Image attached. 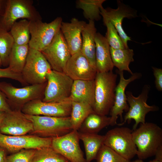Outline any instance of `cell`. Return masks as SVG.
Wrapping results in <instances>:
<instances>
[{"instance_id":"obj_1","label":"cell","mask_w":162,"mask_h":162,"mask_svg":"<svg viewBox=\"0 0 162 162\" xmlns=\"http://www.w3.org/2000/svg\"><path fill=\"white\" fill-rule=\"evenodd\" d=\"M132 135L139 159L142 160L154 156L162 146V130L155 123L140 124L139 128L132 131Z\"/></svg>"},{"instance_id":"obj_2","label":"cell","mask_w":162,"mask_h":162,"mask_svg":"<svg viewBox=\"0 0 162 162\" xmlns=\"http://www.w3.org/2000/svg\"><path fill=\"white\" fill-rule=\"evenodd\" d=\"M117 77V74L112 71L97 72L94 79V101L93 107L95 113L106 116L110 112L114 103Z\"/></svg>"},{"instance_id":"obj_3","label":"cell","mask_w":162,"mask_h":162,"mask_svg":"<svg viewBox=\"0 0 162 162\" xmlns=\"http://www.w3.org/2000/svg\"><path fill=\"white\" fill-rule=\"evenodd\" d=\"M32 0H3L0 8V25L9 32L19 19L30 21L42 20Z\"/></svg>"},{"instance_id":"obj_4","label":"cell","mask_w":162,"mask_h":162,"mask_svg":"<svg viewBox=\"0 0 162 162\" xmlns=\"http://www.w3.org/2000/svg\"><path fill=\"white\" fill-rule=\"evenodd\" d=\"M24 114L32 123L33 130L31 133L39 137H58L65 135L73 130L70 116L56 117Z\"/></svg>"},{"instance_id":"obj_5","label":"cell","mask_w":162,"mask_h":162,"mask_svg":"<svg viewBox=\"0 0 162 162\" xmlns=\"http://www.w3.org/2000/svg\"><path fill=\"white\" fill-rule=\"evenodd\" d=\"M46 84V82L18 88L10 83L0 81V91L4 95L10 105H14L21 110L24 105L31 101L37 99L42 100Z\"/></svg>"},{"instance_id":"obj_6","label":"cell","mask_w":162,"mask_h":162,"mask_svg":"<svg viewBox=\"0 0 162 162\" xmlns=\"http://www.w3.org/2000/svg\"><path fill=\"white\" fill-rule=\"evenodd\" d=\"M62 21L60 17L49 23L44 22L42 20L30 21L29 47L40 52L46 49L60 30Z\"/></svg>"},{"instance_id":"obj_7","label":"cell","mask_w":162,"mask_h":162,"mask_svg":"<svg viewBox=\"0 0 162 162\" xmlns=\"http://www.w3.org/2000/svg\"><path fill=\"white\" fill-rule=\"evenodd\" d=\"M44 102H60L69 100L74 80L63 72L52 70L46 76Z\"/></svg>"},{"instance_id":"obj_8","label":"cell","mask_w":162,"mask_h":162,"mask_svg":"<svg viewBox=\"0 0 162 162\" xmlns=\"http://www.w3.org/2000/svg\"><path fill=\"white\" fill-rule=\"evenodd\" d=\"M51 70L50 64L41 52L29 47L21 73L26 84L32 85L46 82L47 74Z\"/></svg>"},{"instance_id":"obj_9","label":"cell","mask_w":162,"mask_h":162,"mask_svg":"<svg viewBox=\"0 0 162 162\" xmlns=\"http://www.w3.org/2000/svg\"><path fill=\"white\" fill-rule=\"evenodd\" d=\"M132 130L127 127H116L104 135V144L130 160L136 155L137 149L133 140Z\"/></svg>"},{"instance_id":"obj_10","label":"cell","mask_w":162,"mask_h":162,"mask_svg":"<svg viewBox=\"0 0 162 162\" xmlns=\"http://www.w3.org/2000/svg\"><path fill=\"white\" fill-rule=\"evenodd\" d=\"M150 89L149 85H144L141 94L137 97L134 96L130 91L126 92L127 101L129 109L124 116L123 121L117 125H122L127 121H130L133 119L135 121L133 127V130H134L137 128L140 123L143 124L146 122V116L148 113L159 110L158 106L155 105L150 106L147 103Z\"/></svg>"},{"instance_id":"obj_11","label":"cell","mask_w":162,"mask_h":162,"mask_svg":"<svg viewBox=\"0 0 162 162\" xmlns=\"http://www.w3.org/2000/svg\"><path fill=\"white\" fill-rule=\"evenodd\" d=\"M71 108V101L69 100L44 102L37 99L24 105L21 111L23 113L28 115L65 117L70 116Z\"/></svg>"},{"instance_id":"obj_12","label":"cell","mask_w":162,"mask_h":162,"mask_svg":"<svg viewBox=\"0 0 162 162\" xmlns=\"http://www.w3.org/2000/svg\"><path fill=\"white\" fill-rule=\"evenodd\" d=\"M52 138L35 135L10 136L0 133V146L11 154L23 149H38L51 146Z\"/></svg>"},{"instance_id":"obj_13","label":"cell","mask_w":162,"mask_h":162,"mask_svg":"<svg viewBox=\"0 0 162 162\" xmlns=\"http://www.w3.org/2000/svg\"><path fill=\"white\" fill-rule=\"evenodd\" d=\"M78 130L52 138L51 147L70 162H86L79 144Z\"/></svg>"},{"instance_id":"obj_14","label":"cell","mask_w":162,"mask_h":162,"mask_svg":"<svg viewBox=\"0 0 162 162\" xmlns=\"http://www.w3.org/2000/svg\"><path fill=\"white\" fill-rule=\"evenodd\" d=\"M41 52L52 70L63 72L71 56L60 30L49 46Z\"/></svg>"},{"instance_id":"obj_15","label":"cell","mask_w":162,"mask_h":162,"mask_svg":"<svg viewBox=\"0 0 162 162\" xmlns=\"http://www.w3.org/2000/svg\"><path fill=\"white\" fill-rule=\"evenodd\" d=\"M118 8L116 9L108 8L105 9L103 7L100 9V14L103 19L104 25L110 22L116 29L126 48H129L128 41L131 40L123 28L122 23L123 19L134 18L137 16L136 11L122 3L120 1H117Z\"/></svg>"},{"instance_id":"obj_16","label":"cell","mask_w":162,"mask_h":162,"mask_svg":"<svg viewBox=\"0 0 162 162\" xmlns=\"http://www.w3.org/2000/svg\"><path fill=\"white\" fill-rule=\"evenodd\" d=\"M117 72L119 75L120 80L116 88L114 103L110 112V125L111 126L117 124V120L118 116H120L121 120H122V114L124 111L127 112L129 110V106L125 92L126 87L130 82L142 76L141 73H133L128 79H125L124 76L123 71L118 70Z\"/></svg>"},{"instance_id":"obj_17","label":"cell","mask_w":162,"mask_h":162,"mask_svg":"<svg viewBox=\"0 0 162 162\" xmlns=\"http://www.w3.org/2000/svg\"><path fill=\"white\" fill-rule=\"evenodd\" d=\"M33 130L32 122L24 116L20 109L5 112L0 126V133L10 136L26 135Z\"/></svg>"},{"instance_id":"obj_18","label":"cell","mask_w":162,"mask_h":162,"mask_svg":"<svg viewBox=\"0 0 162 162\" xmlns=\"http://www.w3.org/2000/svg\"><path fill=\"white\" fill-rule=\"evenodd\" d=\"M63 72L73 80H94L97 74L96 69L80 51L71 56Z\"/></svg>"},{"instance_id":"obj_19","label":"cell","mask_w":162,"mask_h":162,"mask_svg":"<svg viewBox=\"0 0 162 162\" xmlns=\"http://www.w3.org/2000/svg\"><path fill=\"white\" fill-rule=\"evenodd\" d=\"M86 23L73 18L70 22L62 21L60 27L71 55L80 51L82 44V32Z\"/></svg>"},{"instance_id":"obj_20","label":"cell","mask_w":162,"mask_h":162,"mask_svg":"<svg viewBox=\"0 0 162 162\" xmlns=\"http://www.w3.org/2000/svg\"><path fill=\"white\" fill-rule=\"evenodd\" d=\"M95 59L97 72L112 71L114 66L110 52V46L105 37L99 32L95 37Z\"/></svg>"},{"instance_id":"obj_21","label":"cell","mask_w":162,"mask_h":162,"mask_svg":"<svg viewBox=\"0 0 162 162\" xmlns=\"http://www.w3.org/2000/svg\"><path fill=\"white\" fill-rule=\"evenodd\" d=\"M94 80H74L69 100L72 101L88 103L93 107L94 101Z\"/></svg>"},{"instance_id":"obj_22","label":"cell","mask_w":162,"mask_h":162,"mask_svg":"<svg viewBox=\"0 0 162 162\" xmlns=\"http://www.w3.org/2000/svg\"><path fill=\"white\" fill-rule=\"evenodd\" d=\"M94 22L89 20L82 32V44L80 52L96 69L95 37L97 33Z\"/></svg>"},{"instance_id":"obj_23","label":"cell","mask_w":162,"mask_h":162,"mask_svg":"<svg viewBox=\"0 0 162 162\" xmlns=\"http://www.w3.org/2000/svg\"><path fill=\"white\" fill-rule=\"evenodd\" d=\"M80 140L85 148L86 162H91L96 159L100 148L104 145V135L78 132Z\"/></svg>"},{"instance_id":"obj_24","label":"cell","mask_w":162,"mask_h":162,"mask_svg":"<svg viewBox=\"0 0 162 162\" xmlns=\"http://www.w3.org/2000/svg\"><path fill=\"white\" fill-rule=\"evenodd\" d=\"M110 117L98 114L95 112L90 114L84 121L79 132L98 134L106 126L110 125Z\"/></svg>"},{"instance_id":"obj_25","label":"cell","mask_w":162,"mask_h":162,"mask_svg":"<svg viewBox=\"0 0 162 162\" xmlns=\"http://www.w3.org/2000/svg\"><path fill=\"white\" fill-rule=\"evenodd\" d=\"M29 49L28 44H14L10 53L8 67L14 72L21 74L25 64Z\"/></svg>"},{"instance_id":"obj_26","label":"cell","mask_w":162,"mask_h":162,"mask_svg":"<svg viewBox=\"0 0 162 162\" xmlns=\"http://www.w3.org/2000/svg\"><path fill=\"white\" fill-rule=\"evenodd\" d=\"M110 52L114 66L118 68V70L122 71L125 70L133 74L129 68L130 63L134 61L132 49L129 48L115 49L110 47Z\"/></svg>"},{"instance_id":"obj_27","label":"cell","mask_w":162,"mask_h":162,"mask_svg":"<svg viewBox=\"0 0 162 162\" xmlns=\"http://www.w3.org/2000/svg\"><path fill=\"white\" fill-rule=\"evenodd\" d=\"M71 104L70 123L73 130L78 131L85 119L94 112L92 106L88 103L72 101Z\"/></svg>"},{"instance_id":"obj_28","label":"cell","mask_w":162,"mask_h":162,"mask_svg":"<svg viewBox=\"0 0 162 162\" xmlns=\"http://www.w3.org/2000/svg\"><path fill=\"white\" fill-rule=\"evenodd\" d=\"M30 21L22 19L16 21L9 31L15 44L22 45L28 44L30 39Z\"/></svg>"},{"instance_id":"obj_29","label":"cell","mask_w":162,"mask_h":162,"mask_svg":"<svg viewBox=\"0 0 162 162\" xmlns=\"http://www.w3.org/2000/svg\"><path fill=\"white\" fill-rule=\"evenodd\" d=\"M105 0H78L76 2L77 8L83 10L84 17L88 20L98 21L101 17L100 9Z\"/></svg>"},{"instance_id":"obj_30","label":"cell","mask_w":162,"mask_h":162,"mask_svg":"<svg viewBox=\"0 0 162 162\" xmlns=\"http://www.w3.org/2000/svg\"><path fill=\"white\" fill-rule=\"evenodd\" d=\"M14 44L10 32L0 25V58L4 67L8 66L9 56Z\"/></svg>"},{"instance_id":"obj_31","label":"cell","mask_w":162,"mask_h":162,"mask_svg":"<svg viewBox=\"0 0 162 162\" xmlns=\"http://www.w3.org/2000/svg\"><path fill=\"white\" fill-rule=\"evenodd\" d=\"M68 160L51 147L35 149L31 162H68Z\"/></svg>"},{"instance_id":"obj_32","label":"cell","mask_w":162,"mask_h":162,"mask_svg":"<svg viewBox=\"0 0 162 162\" xmlns=\"http://www.w3.org/2000/svg\"><path fill=\"white\" fill-rule=\"evenodd\" d=\"M97 162H130L110 148L102 146L97 155Z\"/></svg>"},{"instance_id":"obj_33","label":"cell","mask_w":162,"mask_h":162,"mask_svg":"<svg viewBox=\"0 0 162 162\" xmlns=\"http://www.w3.org/2000/svg\"><path fill=\"white\" fill-rule=\"evenodd\" d=\"M104 25L107 28L105 37L110 47L115 49L126 48L116 29L112 23L108 22Z\"/></svg>"},{"instance_id":"obj_34","label":"cell","mask_w":162,"mask_h":162,"mask_svg":"<svg viewBox=\"0 0 162 162\" xmlns=\"http://www.w3.org/2000/svg\"><path fill=\"white\" fill-rule=\"evenodd\" d=\"M34 149H23L7 156V162H31Z\"/></svg>"},{"instance_id":"obj_35","label":"cell","mask_w":162,"mask_h":162,"mask_svg":"<svg viewBox=\"0 0 162 162\" xmlns=\"http://www.w3.org/2000/svg\"><path fill=\"white\" fill-rule=\"evenodd\" d=\"M4 78L17 81L23 85H27L24 80L21 74L15 73L8 67L4 68H0V78Z\"/></svg>"},{"instance_id":"obj_36","label":"cell","mask_w":162,"mask_h":162,"mask_svg":"<svg viewBox=\"0 0 162 162\" xmlns=\"http://www.w3.org/2000/svg\"><path fill=\"white\" fill-rule=\"evenodd\" d=\"M153 74L155 79V87L158 91H162V69L152 67Z\"/></svg>"},{"instance_id":"obj_37","label":"cell","mask_w":162,"mask_h":162,"mask_svg":"<svg viewBox=\"0 0 162 162\" xmlns=\"http://www.w3.org/2000/svg\"><path fill=\"white\" fill-rule=\"evenodd\" d=\"M12 110L5 97L0 91V111L7 112Z\"/></svg>"},{"instance_id":"obj_38","label":"cell","mask_w":162,"mask_h":162,"mask_svg":"<svg viewBox=\"0 0 162 162\" xmlns=\"http://www.w3.org/2000/svg\"><path fill=\"white\" fill-rule=\"evenodd\" d=\"M6 151L0 146V162H7Z\"/></svg>"},{"instance_id":"obj_39","label":"cell","mask_w":162,"mask_h":162,"mask_svg":"<svg viewBox=\"0 0 162 162\" xmlns=\"http://www.w3.org/2000/svg\"><path fill=\"white\" fill-rule=\"evenodd\" d=\"M154 156L155 159L162 162V146L160 147L156 152Z\"/></svg>"},{"instance_id":"obj_40","label":"cell","mask_w":162,"mask_h":162,"mask_svg":"<svg viewBox=\"0 0 162 162\" xmlns=\"http://www.w3.org/2000/svg\"><path fill=\"white\" fill-rule=\"evenodd\" d=\"M5 113L4 112L0 111V126L4 118Z\"/></svg>"},{"instance_id":"obj_41","label":"cell","mask_w":162,"mask_h":162,"mask_svg":"<svg viewBox=\"0 0 162 162\" xmlns=\"http://www.w3.org/2000/svg\"><path fill=\"white\" fill-rule=\"evenodd\" d=\"M130 162H143L142 160L139 159H137L134 161H133Z\"/></svg>"},{"instance_id":"obj_42","label":"cell","mask_w":162,"mask_h":162,"mask_svg":"<svg viewBox=\"0 0 162 162\" xmlns=\"http://www.w3.org/2000/svg\"><path fill=\"white\" fill-rule=\"evenodd\" d=\"M148 162H161L155 159H154L153 160L150 161Z\"/></svg>"},{"instance_id":"obj_43","label":"cell","mask_w":162,"mask_h":162,"mask_svg":"<svg viewBox=\"0 0 162 162\" xmlns=\"http://www.w3.org/2000/svg\"><path fill=\"white\" fill-rule=\"evenodd\" d=\"M2 66V62L1 59L0 58V68H1Z\"/></svg>"},{"instance_id":"obj_44","label":"cell","mask_w":162,"mask_h":162,"mask_svg":"<svg viewBox=\"0 0 162 162\" xmlns=\"http://www.w3.org/2000/svg\"><path fill=\"white\" fill-rule=\"evenodd\" d=\"M3 2V0H0V7H1Z\"/></svg>"},{"instance_id":"obj_45","label":"cell","mask_w":162,"mask_h":162,"mask_svg":"<svg viewBox=\"0 0 162 162\" xmlns=\"http://www.w3.org/2000/svg\"><path fill=\"white\" fill-rule=\"evenodd\" d=\"M68 162H70L68 161Z\"/></svg>"}]
</instances>
